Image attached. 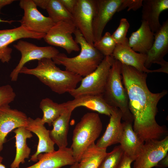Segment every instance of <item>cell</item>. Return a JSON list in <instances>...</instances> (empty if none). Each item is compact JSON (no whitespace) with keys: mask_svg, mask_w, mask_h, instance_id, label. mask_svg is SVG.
<instances>
[{"mask_svg":"<svg viewBox=\"0 0 168 168\" xmlns=\"http://www.w3.org/2000/svg\"><path fill=\"white\" fill-rule=\"evenodd\" d=\"M79 162H76L74 164L71 165V166L70 168H78Z\"/></svg>","mask_w":168,"mask_h":168,"instance_id":"40","label":"cell"},{"mask_svg":"<svg viewBox=\"0 0 168 168\" xmlns=\"http://www.w3.org/2000/svg\"><path fill=\"white\" fill-rule=\"evenodd\" d=\"M168 52V19L164 21L159 30L154 33V40L151 48L147 53L145 64L147 69L153 63H156L161 67L168 70V63L164 57Z\"/></svg>","mask_w":168,"mask_h":168,"instance_id":"12","label":"cell"},{"mask_svg":"<svg viewBox=\"0 0 168 168\" xmlns=\"http://www.w3.org/2000/svg\"><path fill=\"white\" fill-rule=\"evenodd\" d=\"M111 56L121 63L132 67L142 72L147 73L162 72L160 68L153 70L146 68L145 64L147 54L134 51L129 46L128 44L123 45L116 44Z\"/></svg>","mask_w":168,"mask_h":168,"instance_id":"16","label":"cell"},{"mask_svg":"<svg viewBox=\"0 0 168 168\" xmlns=\"http://www.w3.org/2000/svg\"><path fill=\"white\" fill-rule=\"evenodd\" d=\"M134 161L124 153L121 162L118 168H131V164Z\"/></svg>","mask_w":168,"mask_h":168,"instance_id":"35","label":"cell"},{"mask_svg":"<svg viewBox=\"0 0 168 168\" xmlns=\"http://www.w3.org/2000/svg\"><path fill=\"white\" fill-rule=\"evenodd\" d=\"M28 117L24 112L10 108L9 105L0 107V152L8 134L21 127H26Z\"/></svg>","mask_w":168,"mask_h":168,"instance_id":"15","label":"cell"},{"mask_svg":"<svg viewBox=\"0 0 168 168\" xmlns=\"http://www.w3.org/2000/svg\"><path fill=\"white\" fill-rule=\"evenodd\" d=\"M114 60L111 56H105L94 71L82 78L80 86L68 93L74 98L85 95L103 96Z\"/></svg>","mask_w":168,"mask_h":168,"instance_id":"6","label":"cell"},{"mask_svg":"<svg viewBox=\"0 0 168 168\" xmlns=\"http://www.w3.org/2000/svg\"><path fill=\"white\" fill-rule=\"evenodd\" d=\"M102 128V122L98 114L88 112L82 116L73 130L70 147L76 162H79L84 151L95 143Z\"/></svg>","mask_w":168,"mask_h":168,"instance_id":"4","label":"cell"},{"mask_svg":"<svg viewBox=\"0 0 168 168\" xmlns=\"http://www.w3.org/2000/svg\"><path fill=\"white\" fill-rule=\"evenodd\" d=\"M73 110L71 108L67 109L52 124L53 128L49 130L50 136L59 148L67 147L68 145L67 136L69 123Z\"/></svg>","mask_w":168,"mask_h":168,"instance_id":"24","label":"cell"},{"mask_svg":"<svg viewBox=\"0 0 168 168\" xmlns=\"http://www.w3.org/2000/svg\"><path fill=\"white\" fill-rule=\"evenodd\" d=\"M37 159L36 163L25 168H60L66 165H72L76 162L72 149L67 147L40 154Z\"/></svg>","mask_w":168,"mask_h":168,"instance_id":"17","label":"cell"},{"mask_svg":"<svg viewBox=\"0 0 168 168\" xmlns=\"http://www.w3.org/2000/svg\"><path fill=\"white\" fill-rule=\"evenodd\" d=\"M143 0H123L118 12L128 8V11H136L142 6Z\"/></svg>","mask_w":168,"mask_h":168,"instance_id":"33","label":"cell"},{"mask_svg":"<svg viewBox=\"0 0 168 168\" xmlns=\"http://www.w3.org/2000/svg\"><path fill=\"white\" fill-rule=\"evenodd\" d=\"M168 166V154L161 160L156 166L160 168H165Z\"/></svg>","mask_w":168,"mask_h":168,"instance_id":"37","label":"cell"},{"mask_svg":"<svg viewBox=\"0 0 168 168\" xmlns=\"http://www.w3.org/2000/svg\"><path fill=\"white\" fill-rule=\"evenodd\" d=\"M142 11V21L147 22L154 33L161 25L159 21L161 12L168 9V0H143Z\"/></svg>","mask_w":168,"mask_h":168,"instance_id":"21","label":"cell"},{"mask_svg":"<svg viewBox=\"0 0 168 168\" xmlns=\"http://www.w3.org/2000/svg\"><path fill=\"white\" fill-rule=\"evenodd\" d=\"M45 34L32 32L21 26L15 28L0 30V60L3 63L10 61L12 49L8 46L12 42L22 38L40 40L43 39Z\"/></svg>","mask_w":168,"mask_h":168,"instance_id":"14","label":"cell"},{"mask_svg":"<svg viewBox=\"0 0 168 168\" xmlns=\"http://www.w3.org/2000/svg\"><path fill=\"white\" fill-rule=\"evenodd\" d=\"M76 29L72 21H61L55 23L43 39L51 45L63 48L68 54L78 52L80 50L79 45L72 36Z\"/></svg>","mask_w":168,"mask_h":168,"instance_id":"8","label":"cell"},{"mask_svg":"<svg viewBox=\"0 0 168 168\" xmlns=\"http://www.w3.org/2000/svg\"><path fill=\"white\" fill-rule=\"evenodd\" d=\"M13 47L20 52L21 57L18 64L10 74L12 82L17 81L20 70L27 62L43 58L52 59L60 53L53 46H39L23 40H19L16 44L13 45Z\"/></svg>","mask_w":168,"mask_h":168,"instance_id":"7","label":"cell"},{"mask_svg":"<svg viewBox=\"0 0 168 168\" xmlns=\"http://www.w3.org/2000/svg\"><path fill=\"white\" fill-rule=\"evenodd\" d=\"M110 117L109 122L105 132L96 144L98 147L106 149L109 146L119 142L123 127L121 123L122 112L115 108Z\"/></svg>","mask_w":168,"mask_h":168,"instance_id":"20","label":"cell"},{"mask_svg":"<svg viewBox=\"0 0 168 168\" xmlns=\"http://www.w3.org/2000/svg\"><path fill=\"white\" fill-rule=\"evenodd\" d=\"M15 1L14 0H0V12L3 7L11 4Z\"/></svg>","mask_w":168,"mask_h":168,"instance_id":"38","label":"cell"},{"mask_svg":"<svg viewBox=\"0 0 168 168\" xmlns=\"http://www.w3.org/2000/svg\"><path fill=\"white\" fill-rule=\"evenodd\" d=\"M33 1L37 7L45 9L49 0H33Z\"/></svg>","mask_w":168,"mask_h":168,"instance_id":"36","label":"cell"},{"mask_svg":"<svg viewBox=\"0 0 168 168\" xmlns=\"http://www.w3.org/2000/svg\"><path fill=\"white\" fill-rule=\"evenodd\" d=\"M129 26V24L126 18L121 19L118 27L111 35L116 44L123 45L128 44L126 35Z\"/></svg>","mask_w":168,"mask_h":168,"instance_id":"31","label":"cell"},{"mask_svg":"<svg viewBox=\"0 0 168 168\" xmlns=\"http://www.w3.org/2000/svg\"><path fill=\"white\" fill-rule=\"evenodd\" d=\"M168 137L161 140L152 139L144 142L134 161L133 168H152L167 154Z\"/></svg>","mask_w":168,"mask_h":168,"instance_id":"10","label":"cell"},{"mask_svg":"<svg viewBox=\"0 0 168 168\" xmlns=\"http://www.w3.org/2000/svg\"><path fill=\"white\" fill-rule=\"evenodd\" d=\"M124 155L120 145L116 146L110 152L107 153L99 168H118Z\"/></svg>","mask_w":168,"mask_h":168,"instance_id":"29","label":"cell"},{"mask_svg":"<svg viewBox=\"0 0 168 168\" xmlns=\"http://www.w3.org/2000/svg\"><path fill=\"white\" fill-rule=\"evenodd\" d=\"M26 128L35 134L38 138V143L35 152L31 156L30 161H38L37 156L40 154L52 152L55 150L54 143L49 135V130L46 129L41 118L33 119L28 117Z\"/></svg>","mask_w":168,"mask_h":168,"instance_id":"18","label":"cell"},{"mask_svg":"<svg viewBox=\"0 0 168 168\" xmlns=\"http://www.w3.org/2000/svg\"><path fill=\"white\" fill-rule=\"evenodd\" d=\"M96 7V0H77L72 13V21L86 41L93 46L92 21Z\"/></svg>","mask_w":168,"mask_h":168,"instance_id":"9","label":"cell"},{"mask_svg":"<svg viewBox=\"0 0 168 168\" xmlns=\"http://www.w3.org/2000/svg\"><path fill=\"white\" fill-rule=\"evenodd\" d=\"M15 135L16 154L15 159L11 163V168H19L20 163L25 162V159L29 157L31 149L28 146V138L33 137L31 132L25 127H21L13 130Z\"/></svg>","mask_w":168,"mask_h":168,"instance_id":"25","label":"cell"},{"mask_svg":"<svg viewBox=\"0 0 168 168\" xmlns=\"http://www.w3.org/2000/svg\"><path fill=\"white\" fill-rule=\"evenodd\" d=\"M0 168H6L5 166L2 163H0Z\"/></svg>","mask_w":168,"mask_h":168,"instance_id":"41","label":"cell"},{"mask_svg":"<svg viewBox=\"0 0 168 168\" xmlns=\"http://www.w3.org/2000/svg\"><path fill=\"white\" fill-rule=\"evenodd\" d=\"M20 7L23 10L24 14L19 21L21 26L32 32L46 34L55 24L48 16L43 15L37 9L33 0H21Z\"/></svg>","mask_w":168,"mask_h":168,"instance_id":"11","label":"cell"},{"mask_svg":"<svg viewBox=\"0 0 168 168\" xmlns=\"http://www.w3.org/2000/svg\"><path fill=\"white\" fill-rule=\"evenodd\" d=\"M65 8L71 14L74 9L77 0H59Z\"/></svg>","mask_w":168,"mask_h":168,"instance_id":"34","label":"cell"},{"mask_svg":"<svg viewBox=\"0 0 168 168\" xmlns=\"http://www.w3.org/2000/svg\"><path fill=\"white\" fill-rule=\"evenodd\" d=\"M3 159V157L0 155V163H2V161Z\"/></svg>","mask_w":168,"mask_h":168,"instance_id":"42","label":"cell"},{"mask_svg":"<svg viewBox=\"0 0 168 168\" xmlns=\"http://www.w3.org/2000/svg\"><path fill=\"white\" fill-rule=\"evenodd\" d=\"M116 44L111 35L108 32L97 41L94 42L93 46L104 56H111L115 48Z\"/></svg>","mask_w":168,"mask_h":168,"instance_id":"30","label":"cell"},{"mask_svg":"<svg viewBox=\"0 0 168 168\" xmlns=\"http://www.w3.org/2000/svg\"><path fill=\"white\" fill-rule=\"evenodd\" d=\"M14 21L13 20L8 21L3 20L0 18V22H5L9 24H11L12 22H13Z\"/></svg>","mask_w":168,"mask_h":168,"instance_id":"39","label":"cell"},{"mask_svg":"<svg viewBox=\"0 0 168 168\" xmlns=\"http://www.w3.org/2000/svg\"><path fill=\"white\" fill-rule=\"evenodd\" d=\"M40 108L43 112L42 122L49 126L52 125L53 121L67 110L63 103H58L48 98L41 100Z\"/></svg>","mask_w":168,"mask_h":168,"instance_id":"27","label":"cell"},{"mask_svg":"<svg viewBox=\"0 0 168 168\" xmlns=\"http://www.w3.org/2000/svg\"><path fill=\"white\" fill-rule=\"evenodd\" d=\"M74 34L75 40L80 47L79 54L70 58L59 53L52 59L56 64L64 66L65 70L85 77L96 69L105 56L86 41L78 29L76 28Z\"/></svg>","mask_w":168,"mask_h":168,"instance_id":"3","label":"cell"},{"mask_svg":"<svg viewBox=\"0 0 168 168\" xmlns=\"http://www.w3.org/2000/svg\"><path fill=\"white\" fill-rule=\"evenodd\" d=\"M20 73L32 75L48 86L53 91L62 94L75 89L82 77L57 67L52 59L38 60L37 66L30 68L24 66Z\"/></svg>","mask_w":168,"mask_h":168,"instance_id":"2","label":"cell"},{"mask_svg":"<svg viewBox=\"0 0 168 168\" xmlns=\"http://www.w3.org/2000/svg\"><path fill=\"white\" fill-rule=\"evenodd\" d=\"M122 82L127 94L129 110L133 118V129L144 142L160 140L167 134L164 126L156 120L157 105L168 93L167 90L153 93L147 84V73L121 63Z\"/></svg>","mask_w":168,"mask_h":168,"instance_id":"1","label":"cell"},{"mask_svg":"<svg viewBox=\"0 0 168 168\" xmlns=\"http://www.w3.org/2000/svg\"><path fill=\"white\" fill-rule=\"evenodd\" d=\"M63 103L67 109L71 108L74 110L78 107H84L109 116L112 114L115 108L109 105L103 96L81 95Z\"/></svg>","mask_w":168,"mask_h":168,"instance_id":"19","label":"cell"},{"mask_svg":"<svg viewBox=\"0 0 168 168\" xmlns=\"http://www.w3.org/2000/svg\"><path fill=\"white\" fill-rule=\"evenodd\" d=\"M107 153L106 148L93 143L82 153L78 168H99Z\"/></svg>","mask_w":168,"mask_h":168,"instance_id":"26","label":"cell"},{"mask_svg":"<svg viewBox=\"0 0 168 168\" xmlns=\"http://www.w3.org/2000/svg\"><path fill=\"white\" fill-rule=\"evenodd\" d=\"M154 40V33L147 23L141 21L140 27L129 38L128 44L134 51L146 54L152 46Z\"/></svg>","mask_w":168,"mask_h":168,"instance_id":"23","label":"cell"},{"mask_svg":"<svg viewBox=\"0 0 168 168\" xmlns=\"http://www.w3.org/2000/svg\"><path fill=\"white\" fill-rule=\"evenodd\" d=\"M16 94L10 85L7 84L0 86V107L9 105L13 101Z\"/></svg>","mask_w":168,"mask_h":168,"instance_id":"32","label":"cell"},{"mask_svg":"<svg viewBox=\"0 0 168 168\" xmlns=\"http://www.w3.org/2000/svg\"><path fill=\"white\" fill-rule=\"evenodd\" d=\"M123 0H96V7L92 21L94 42L102 36L103 30L115 13L118 12Z\"/></svg>","mask_w":168,"mask_h":168,"instance_id":"13","label":"cell"},{"mask_svg":"<svg viewBox=\"0 0 168 168\" xmlns=\"http://www.w3.org/2000/svg\"><path fill=\"white\" fill-rule=\"evenodd\" d=\"M123 85L121 63L115 60L110 71L103 96L109 105L121 110L124 121L132 123L133 118L129 109L128 95Z\"/></svg>","mask_w":168,"mask_h":168,"instance_id":"5","label":"cell"},{"mask_svg":"<svg viewBox=\"0 0 168 168\" xmlns=\"http://www.w3.org/2000/svg\"><path fill=\"white\" fill-rule=\"evenodd\" d=\"M119 143L124 153L134 161L139 154L144 142L134 131L132 123L124 121Z\"/></svg>","mask_w":168,"mask_h":168,"instance_id":"22","label":"cell"},{"mask_svg":"<svg viewBox=\"0 0 168 168\" xmlns=\"http://www.w3.org/2000/svg\"><path fill=\"white\" fill-rule=\"evenodd\" d=\"M49 17L55 23L72 21V15L63 6L59 0H49L46 7Z\"/></svg>","mask_w":168,"mask_h":168,"instance_id":"28","label":"cell"}]
</instances>
